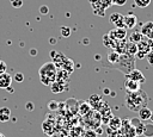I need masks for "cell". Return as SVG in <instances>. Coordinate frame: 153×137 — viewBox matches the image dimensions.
Here are the masks:
<instances>
[{
    "instance_id": "obj_39",
    "label": "cell",
    "mask_w": 153,
    "mask_h": 137,
    "mask_svg": "<svg viewBox=\"0 0 153 137\" xmlns=\"http://www.w3.org/2000/svg\"><path fill=\"white\" fill-rule=\"evenodd\" d=\"M147 38H148V39H153V30L149 32V35L147 36Z\"/></svg>"
},
{
    "instance_id": "obj_7",
    "label": "cell",
    "mask_w": 153,
    "mask_h": 137,
    "mask_svg": "<svg viewBox=\"0 0 153 137\" xmlns=\"http://www.w3.org/2000/svg\"><path fill=\"white\" fill-rule=\"evenodd\" d=\"M130 124L134 127L136 136H141L142 132H143V126H145V124L142 123V120L139 119V118H131L130 119Z\"/></svg>"
},
{
    "instance_id": "obj_20",
    "label": "cell",
    "mask_w": 153,
    "mask_h": 137,
    "mask_svg": "<svg viewBox=\"0 0 153 137\" xmlns=\"http://www.w3.org/2000/svg\"><path fill=\"white\" fill-rule=\"evenodd\" d=\"M120 55L121 54H118L116 50H112V51H110L109 54H108V62L110 63V64H115L117 61H118V58H120Z\"/></svg>"
},
{
    "instance_id": "obj_18",
    "label": "cell",
    "mask_w": 153,
    "mask_h": 137,
    "mask_svg": "<svg viewBox=\"0 0 153 137\" xmlns=\"http://www.w3.org/2000/svg\"><path fill=\"white\" fill-rule=\"evenodd\" d=\"M152 30H153V21H147L141 26V31L140 32L142 33L143 37H147Z\"/></svg>"
},
{
    "instance_id": "obj_38",
    "label": "cell",
    "mask_w": 153,
    "mask_h": 137,
    "mask_svg": "<svg viewBox=\"0 0 153 137\" xmlns=\"http://www.w3.org/2000/svg\"><path fill=\"white\" fill-rule=\"evenodd\" d=\"M147 38V37H146ZM148 39V38H147ZM148 44H149V49L153 50V39H148Z\"/></svg>"
},
{
    "instance_id": "obj_14",
    "label": "cell",
    "mask_w": 153,
    "mask_h": 137,
    "mask_svg": "<svg viewBox=\"0 0 153 137\" xmlns=\"http://www.w3.org/2000/svg\"><path fill=\"white\" fill-rule=\"evenodd\" d=\"M76 106H78V111L81 116H86L91 111V106L87 101H78Z\"/></svg>"
},
{
    "instance_id": "obj_26",
    "label": "cell",
    "mask_w": 153,
    "mask_h": 137,
    "mask_svg": "<svg viewBox=\"0 0 153 137\" xmlns=\"http://www.w3.org/2000/svg\"><path fill=\"white\" fill-rule=\"evenodd\" d=\"M59 107H60V104H59V101H56V100H50V101L48 102V108H49L50 111H56Z\"/></svg>"
},
{
    "instance_id": "obj_25",
    "label": "cell",
    "mask_w": 153,
    "mask_h": 137,
    "mask_svg": "<svg viewBox=\"0 0 153 137\" xmlns=\"http://www.w3.org/2000/svg\"><path fill=\"white\" fill-rule=\"evenodd\" d=\"M151 1L152 0H134V4L140 8H145L151 4Z\"/></svg>"
},
{
    "instance_id": "obj_16",
    "label": "cell",
    "mask_w": 153,
    "mask_h": 137,
    "mask_svg": "<svg viewBox=\"0 0 153 137\" xmlns=\"http://www.w3.org/2000/svg\"><path fill=\"white\" fill-rule=\"evenodd\" d=\"M108 125H109V129H111V130H120L121 125H122V119L118 117H111Z\"/></svg>"
},
{
    "instance_id": "obj_19",
    "label": "cell",
    "mask_w": 153,
    "mask_h": 137,
    "mask_svg": "<svg viewBox=\"0 0 153 137\" xmlns=\"http://www.w3.org/2000/svg\"><path fill=\"white\" fill-rule=\"evenodd\" d=\"M142 38H143V36H142V33H141L140 31H134V32H131L130 36H129V42L137 44Z\"/></svg>"
},
{
    "instance_id": "obj_12",
    "label": "cell",
    "mask_w": 153,
    "mask_h": 137,
    "mask_svg": "<svg viewBox=\"0 0 153 137\" xmlns=\"http://www.w3.org/2000/svg\"><path fill=\"white\" fill-rule=\"evenodd\" d=\"M102 96L99 95V94H92L90 98H88V100H87V102L90 104V106H91V108H94V110H97L98 107H99V105L102 104Z\"/></svg>"
},
{
    "instance_id": "obj_31",
    "label": "cell",
    "mask_w": 153,
    "mask_h": 137,
    "mask_svg": "<svg viewBox=\"0 0 153 137\" xmlns=\"http://www.w3.org/2000/svg\"><path fill=\"white\" fill-rule=\"evenodd\" d=\"M13 79H14V81H17V82H23V81H24V74H22V73H16L14 76H13Z\"/></svg>"
},
{
    "instance_id": "obj_13",
    "label": "cell",
    "mask_w": 153,
    "mask_h": 137,
    "mask_svg": "<svg viewBox=\"0 0 153 137\" xmlns=\"http://www.w3.org/2000/svg\"><path fill=\"white\" fill-rule=\"evenodd\" d=\"M11 81H12V77L10 74H7L6 71L0 74V88L6 89L7 87L11 86Z\"/></svg>"
},
{
    "instance_id": "obj_2",
    "label": "cell",
    "mask_w": 153,
    "mask_h": 137,
    "mask_svg": "<svg viewBox=\"0 0 153 137\" xmlns=\"http://www.w3.org/2000/svg\"><path fill=\"white\" fill-rule=\"evenodd\" d=\"M38 74H39V80L43 85L45 86H50L54 81H56V74H57V70H56V66L54 62H47L44 63L39 70H38Z\"/></svg>"
},
{
    "instance_id": "obj_28",
    "label": "cell",
    "mask_w": 153,
    "mask_h": 137,
    "mask_svg": "<svg viewBox=\"0 0 153 137\" xmlns=\"http://www.w3.org/2000/svg\"><path fill=\"white\" fill-rule=\"evenodd\" d=\"M108 137H121V135H120V131L118 130L108 129Z\"/></svg>"
},
{
    "instance_id": "obj_41",
    "label": "cell",
    "mask_w": 153,
    "mask_h": 137,
    "mask_svg": "<svg viewBox=\"0 0 153 137\" xmlns=\"http://www.w3.org/2000/svg\"><path fill=\"white\" fill-rule=\"evenodd\" d=\"M0 137H6V136H5V135H4L2 132H0Z\"/></svg>"
},
{
    "instance_id": "obj_42",
    "label": "cell",
    "mask_w": 153,
    "mask_h": 137,
    "mask_svg": "<svg viewBox=\"0 0 153 137\" xmlns=\"http://www.w3.org/2000/svg\"><path fill=\"white\" fill-rule=\"evenodd\" d=\"M135 137H140V136H135Z\"/></svg>"
},
{
    "instance_id": "obj_15",
    "label": "cell",
    "mask_w": 153,
    "mask_h": 137,
    "mask_svg": "<svg viewBox=\"0 0 153 137\" xmlns=\"http://www.w3.org/2000/svg\"><path fill=\"white\" fill-rule=\"evenodd\" d=\"M137 113H139V119H141L142 122H146V120H149L151 114H152V111H151L148 107L143 106V107H141V108L137 111Z\"/></svg>"
},
{
    "instance_id": "obj_36",
    "label": "cell",
    "mask_w": 153,
    "mask_h": 137,
    "mask_svg": "<svg viewBox=\"0 0 153 137\" xmlns=\"http://www.w3.org/2000/svg\"><path fill=\"white\" fill-rule=\"evenodd\" d=\"M5 70H6V64H5V62H0V74H1V73H5Z\"/></svg>"
},
{
    "instance_id": "obj_24",
    "label": "cell",
    "mask_w": 153,
    "mask_h": 137,
    "mask_svg": "<svg viewBox=\"0 0 153 137\" xmlns=\"http://www.w3.org/2000/svg\"><path fill=\"white\" fill-rule=\"evenodd\" d=\"M143 136L146 137H153V123H147L143 126Z\"/></svg>"
},
{
    "instance_id": "obj_6",
    "label": "cell",
    "mask_w": 153,
    "mask_h": 137,
    "mask_svg": "<svg viewBox=\"0 0 153 137\" xmlns=\"http://www.w3.org/2000/svg\"><path fill=\"white\" fill-rule=\"evenodd\" d=\"M108 35L114 41H123V39H126V36H127V29H124V27H115Z\"/></svg>"
},
{
    "instance_id": "obj_9",
    "label": "cell",
    "mask_w": 153,
    "mask_h": 137,
    "mask_svg": "<svg viewBox=\"0 0 153 137\" xmlns=\"http://www.w3.org/2000/svg\"><path fill=\"white\" fill-rule=\"evenodd\" d=\"M110 21L116 26V27H124V24H123V15L121 13H111L110 15Z\"/></svg>"
},
{
    "instance_id": "obj_34",
    "label": "cell",
    "mask_w": 153,
    "mask_h": 137,
    "mask_svg": "<svg viewBox=\"0 0 153 137\" xmlns=\"http://www.w3.org/2000/svg\"><path fill=\"white\" fill-rule=\"evenodd\" d=\"M25 108H26L27 111H32V110L35 108V106H33V104H32V102H30V101H29V102H26V104H25Z\"/></svg>"
},
{
    "instance_id": "obj_27",
    "label": "cell",
    "mask_w": 153,
    "mask_h": 137,
    "mask_svg": "<svg viewBox=\"0 0 153 137\" xmlns=\"http://www.w3.org/2000/svg\"><path fill=\"white\" fill-rule=\"evenodd\" d=\"M82 137H98V135H97V132H96L94 130L88 129L87 131H85V132H84Z\"/></svg>"
},
{
    "instance_id": "obj_11",
    "label": "cell",
    "mask_w": 153,
    "mask_h": 137,
    "mask_svg": "<svg viewBox=\"0 0 153 137\" xmlns=\"http://www.w3.org/2000/svg\"><path fill=\"white\" fill-rule=\"evenodd\" d=\"M136 46H137V51H139V52H142V54H145V55L151 51L149 44H148V39H147L146 37H143V38L136 44Z\"/></svg>"
},
{
    "instance_id": "obj_3",
    "label": "cell",
    "mask_w": 153,
    "mask_h": 137,
    "mask_svg": "<svg viewBox=\"0 0 153 137\" xmlns=\"http://www.w3.org/2000/svg\"><path fill=\"white\" fill-rule=\"evenodd\" d=\"M134 62H135V57L133 56V55H129V54H121L120 55V58H118V61L114 64V66H111L112 68H115L116 66H118V64H122V66H120L117 69H120V70H122L123 73H124V75L126 74H128L131 69H134Z\"/></svg>"
},
{
    "instance_id": "obj_40",
    "label": "cell",
    "mask_w": 153,
    "mask_h": 137,
    "mask_svg": "<svg viewBox=\"0 0 153 137\" xmlns=\"http://www.w3.org/2000/svg\"><path fill=\"white\" fill-rule=\"evenodd\" d=\"M149 120L153 123V111H152V114H151V118H149Z\"/></svg>"
},
{
    "instance_id": "obj_17",
    "label": "cell",
    "mask_w": 153,
    "mask_h": 137,
    "mask_svg": "<svg viewBox=\"0 0 153 137\" xmlns=\"http://www.w3.org/2000/svg\"><path fill=\"white\" fill-rule=\"evenodd\" d=\"M11 119V110L6 106L0 107V122L1 123H6Z\"/></svg>"
},
{
    "instance_id": "obj_10",
    "label": "cell",
    "mask_w": 153,
    "mask_h": 137,
    "mask_svg": "<svg viewBox=\"0 0 153 137\" xmlns=\"http://www.w3.org/2000/svg\"><path fill=\"white\" fill-rule=\"evenodd\" d=\"M140 86H141V83L129 80V79H126V81H124V88L127 89V92H136L140 89Z\"/></svg>"
},
{
    "instance_id": "obj_30",
    "label": "cell",
    "mask_w": 153,
    "mask_h": 137,
    "mask_svg": "<svg viewBox=\"0 0 153 137\" xmlns=\"http://www.w3.org/2000/svg\"><path fill=\"white\" fill-rule=\"evenodd\" d=\"M10 2L12 4V7L14 8H19L23 6V0H10Z\"/></svg>"
},
{
    "instance_id": "obj_8",
    "label": "cell",
    "mask_w": 153,
    "mask_h": 137,
    "mask_svg": "<svg viewBox=\"0 0 153 137\" xmlns=\"http://www.w3.org/2000/svg\"><path fill=\"white\" fill-rule=\"evenodd\" d=\"M137 23L136 15L134 14H127L123 15V24H124V29H133Z\"/></svg>"
},
{
    "instance_id": "obj_29",
    "label": "cell",
    "mask_w": 153,
    "mask_h": 137,
    "mask_svg": "<svg viewBox=\"0 0 153 137\" xmlns=\"http://www.w3.org/2000/svg\"><path fill=\"white\" fill-rule=\"evenodd\" d=\"M61 35L63 36V37H68L69 35H71V30H69V27H67V26H61Z\"/></svg>"
},
{
    "instance_id": "obj_21",
    "label": "cell",
    "mask_w": 153,
    "mask_h": 137,
    "mask_svg": "<svg viewBox=\"0 0 153 137\" xmlns=\"http://www.w3.org/2000/svg\"><path fill=\"white\" fill-rule=\"evenodd\" d=\"M136 52H137V46H136L135 43H131V42L126 43V54H129V55L134 56Z\"/></svg>"
},
{
    "instance_id": "obj_22",
    "label": "cell",
    "mask_w": 153,
    "mask_h": 137,
    "mask_svg": "<svg viewBox=\"0 0 153 137\" xmlns=\"http://www.w3.org/2000/svg\"><path fill=\"white\" fill-rule=\"evenodd\" d=\"M103 44L106 46V48H115V44H116V41H114L109 35H104L103 36Z\"/></svg>"
},
{
    "instance_id": "obj_23",
    "label": "cell",
    "mask_w": 153,
    "mask_h": 137,
    "mask_svg": "<svg viewBox=\"0 0 153 137\" xmlns=\"http://www.w3.org/2000/svg\"><path fill=\"white\" fill-rule=\"evenodd\" d=\"M50 89H51V92L54 93V94H57V93H60V92H62L63 89H65V87H63V83H59V82H56V81H54L51 85H50Z\"/></svg>"
},
{
    "instance_id": "obj_37",
    "label": "cell",
    "mask_w": 153,
    "mask_h": 137,
    "mask_svg": "<svg viewBox=\"0 0 153 137\" xmlns=\"http://www.w3.org/2000/svg\"><path fill=\"white\" fill-rule=\"evenodd\" d=\"M29 54H30L31 56H36V55H37V50H36V49H30V50H29Z\"/></svg>"
},
{
    "instance_id": "obj_1",
    "label": "cell",
    "mask_w": 153,
    "mask_h": 137,
    "mask_svg": "<svg viewBox=\"0 0 153 137\" xmlns=\"http://www.w3.org/2000/svg\"><path fill=\"white\" fill-rule=\"evenodd\" d=\"M124 101H126V106L130 111L137 112L141 107L146 106V104L148 101V96L143 91L139 89L136 92H127Z\"/></svg>"
},
{
    "instance_id": "obj_35",
    "label": "cell",
    "mask_w": 153,
    "mask_h": 137,
    "mask_svg": "<svg viewBox=\"0 0 153 137\" xmlns=\"http://www.w3.org/2000/svg\"><path fill=\"white\" fill-rule=\"evenodd\" d=\"M126 1H127V0H112V2H114L115 5H118V6L124 5V4H126Z\"/></svg>"
},
{
    "instance_id": "obj_33",
    "label": "cell",
    "mask_w": 153,
    "mask_h": 137,
    "mask_svg": "<svg viewBox=\"0 0 153 137\" xmlns=\"http://www.w3.org/2000/svg\"><path fill=\"white\" fill-rule=\"evenodd\" d=\"M39 12H41V14H48L49 13V7L47 5H42V6H39Z\"/></svg>"
},
{
    "instance_id": "obj_4",
    "label": "cell",
    "mask_w": 153,
    "mask_h": 137,
    "mask_svg": "<svg viewBox=\"0 0 153 137\" xmlns=\"http://www.w3.org/2000/svg\"><path fill=\"white\" fill-rule=\"evenodd\" d=\"M118 131H120L121 137H135L136 136L135 130L131 126L129 119H123L122 120V125H121V129Z\"/></svg>"
},
{
    "instance_id": "obj_32",
    "label": "cell",
    "mask_w": 153,
    "mask_h": 137,
    "mask_svg": "<svg viewBox=\"0 0 153 137\" xmlns=\"http://www.w3.org/2000/svg\"><path fill=\"white\" fill-rule=\"evenodd\" d=\"M146 60H147V62L151 64V66H153V50H151L149 52H147L146 54Z\"/></svg>"
},
{
    "instance_id": "obj_5",
    "label": "cell",
    "mask_w": 153,
    "mask_h": 137,
    "mask_svg": "<svg viewBox=\"0 0 153 137\" xmlns=\"http://www.w3.org/2000/svg\"><path fill=\"white\" fill-rule=\"evenodd\" d=\"M126 79H129V80H133V81H136L139 83H143L146 81V77L143 76L142 71L139 70V69H131L128 74H126Z\"/></svg>"
}]
</instances>
